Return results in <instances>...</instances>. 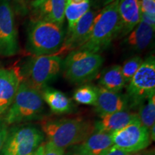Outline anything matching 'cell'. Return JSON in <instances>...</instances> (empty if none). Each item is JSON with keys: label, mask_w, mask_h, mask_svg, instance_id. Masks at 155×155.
<instances>
[{"label": "cell", "mask_w": 155, "mask_h": 155, "mask_svg": "<svg viewBox=\"0 0 155 155\" xmlns=\"http://www.w3.org/2000/svg\"><path fill=\"white\" fill-rule=\"evenodd\" d=\"M100 10L90 9L78 21L74 28L66 33L63 46L55 55L65 53L68 51L71 52L77 49L81 45L88 35L92 25L94 24L95 17Z\"/></svg>", "instance_id": "7c38bea8"}, {"label": "cell", "mask_w": 155, "mask_h": 155, "mask_svg": "<svg viewBox=\"0 0 155 155\" xmlns=\"http://www.w3.org/2000/svg\"><path fill=\"white\" fill-rule=\"evenodd\" d=\"M114 146L129 153L145 150L150 146V131L137 119L127 127L111 134Z\"/></svg>", "instance_id": "30bf717a"}, {"label": "cell", "mask_w": 155, "mask_h": 155, "mask_svg": "<svg viewBox=\"0 0 155 155\" xmlns=\"http://www.w3.org/2000/svg\"><path fill=\"white\" fill-rule=\"evenodd\" d=\"M45 134L34 125H15L8 129L0 155H30L43 144Z\"/></svg>", "instance_id": "52a82bcc"}, {"label": "cell", "mask_w": 155, "mask_h": 155, "mask_svg": "<svg viewBox=\"0 0 155 155\" xmlns=\"http://www.w3.org/2000/svg\"><path fill=\"white\" fill-rule=\"evenodd\" d=\"M149 131H150L151 140L154 141V139H155V125L153 126V127L151 128L150 130H149Z\"/></svg>", "instance_id": "1f68e13d"}, {"label": "cell", "mask_w": 155, "mask_h": 155, "mask_svg": "<svg viewBox=\"0 0 155 155\" xmlns=\"http://www.w3.org/2000/svg\"><path fill=\"white\" fill-rule=\"evenodd\" d=\"M42 155H65V150L57 147L47 141L43 144V153Z\"/></svg>", "instance_id": "d4e9b609"}, {"label": "cell", "mask_w": 155, "mask_h": 155, "mask_svg": "<svg viewBox=\"0 0 155 155\" xmlns=\"http://www.w3.org/2000/svg\"><path fill=\"white\" fill-rule=\"evenodd\" d=\"M155 92V58L151 55L143 61L138 71L128 83L127 96L129 108L140 106Z\"/></svg>", "instance_id": "ba28073f"}, {"label": "cell", "mask_w": 155, "mask_h": 155, "mask_svg": "<svg viewBox=\"0 0 155 155\" xmlns=\"http://www.w3.org/2000/svg\"><path fill=\"white\" fill-rule=\"evenodd\" d=\"M41 127L48 141L64 150L79 144L95 130L91 122L82 118L46 120Z\"/></svg>", "instance_id": "7a4b0ae2"}, {"label": "cell", "mask_w": 155, "mask_h": 155, "mask_svg": "<svg viewBox=\"0 0 155 155\" xmlns=\"http://www.w3.org/2000/svg\"><path fill=\"white\" fill-rule=\"evenodd\" d=\"M16 1L18 2H21V3H25L27 2H30L31 0H16Z\"/></svg>", "instance_id": "e575fe53"}, {"label": "cell", "mask_w": 155, "mask_h": 155, "mask_svg": "<svg viewBox=\"0 0 155 155\" xmlns=\"http://www.w3.org/2000/svg\"><path fill=\"white\" fill-rule=\"evenodd\" d=\"M154 34V29L140 21L126 38H124L122 44L129 51L141 53L151 45Z\"/></svg>", "instance_id": "2e32d148"}, {"label": "cell", "mask_w": 155, "mask_h": 155, "mask_svg": "<svg viewBox=\"0 0 155 155\" xmlns=\"http://www.w3.org/2000/svg\"><path fill=\"white\" fill-rule=\"evenodd\" d=\"M40 92L44 102L48 104L54 114H63L73 111L72 102L63 92L49 86L45 87Z\"/></svg>", "instance_id": "d6986e66"}, {"label": "cell", "mask_w": 155, "mask_h": 155, "mask_svg": "<svg viewBox=\"0 0 155 155\" xmlns=\"http://www.w3.org/2000/svg\"><path fill=\"white\" fill-rule=\"evenodd\" d=\"M113 145L111 134L94 130L82 142L73 147V151L85 155H100Z\"/></svg>", "instance_id": "e0dca14e"}, {"label": "cell", "mask_w": 155, "mask_h": 155, "mask_svg": "<svg viewBox=\"0 0 155 155\" xmlns=\"http://www.w3.org/2000/svg\"><path fill=\"white\" fill-rule=\"evenodd\" d=\"M42 153H43V144L39 147L32 154L30 155H42Z\"/></svg>", "instance_id": "4dcf8cb0"}, {"label": "cell", "mask_w": 155, "mask_h": 155, "mask_svg": "<svg viewBox=\"0 0 155 155\" xmlns=\"http://www.w3.org/2000/svg\"><path fill=\"white\" fill-rule=\"evenodd\" d=\"M63 68L62 58L58 55H40L31 58L19 70L22 80L30 86L41 91L55 80Z\"/></svg>", "instance_id": "8992f818"}, {"label": "cell", "mask_w": 155, "mask_h": 155, "mask_svg": "<svg viewBox=\"0 0 155 155\" xmlns=\"http://www.w3.org/2000/svg\"><path fill=\"white\" fill-rule=\"evenodd\" d=\"M139 119L138 114L125 110L101 116L94 124L95 130L112 134L123 129L131 122Z\"/></svg>", "instance_id": "ac0fdd59"}, {"label": "cell", "mask_w": 155, "mask_h": 155, "mask_svg": "<svg viewBox=\"0 0 155 155\" xmlns=\"http://www.w3.org/2000/svg\"><path fill=\"white\" fill-rule=\"evenodd\" d=\"M140 0H119L118 38H124L140 22Z\"/></svg>", "instance_id": "9a60e30c"}, {"label": "cell", "mask_w": 155, "mask_h": 155, "mask_svg": "<svg viewBox=\"0 0 155 155\" xmlns=\"http://www.w3.org/2000/svg\"><path fill=\"white\" fill-rule=\"evenodd\" d=\"M32 20H42L63 25L68 0H31Z\"/></svg>", "instance_id": "8fae6325"}, {"label": "cell", "mask_w": 155, "mask_h": 155, "mask_svg": "<svg viewBox=\"0 0 155 155\" xmlns=\"http://www.w3.org/2000/svg\"><path fill=\"white\" fill-rule=\"evenodd\" d=\"M119 0H114L110 5L101 9L95 17L88 35L75 50L100 53L107 49L111 42L118 38L119 29Z\"/></svg>", "instance_id": "6da1fadb"}, {"label": "cell", "mask_w": 155, "mask_h": 155, "mask_svg": "<svg viewBox=\"0 0 155 155\" xmlns=\"http://www.w3.org/2000/svg\"><path fill=\"white\" fill-rule=\"evenodd\" d=\"M138 116L141 124L148 130L155 125V96L152 95L139 106Z\"/></svg>", "instance_id": "7402d4cb"}, {"label": "cell", "mask_w": 155, "mask_h": 155, "mask_svg": "<svg viewBox=\"0 0 155 155\" xmlns=\"http://www.w3.org/2000/svg\"><path fill=\"white\" fill-rule=\"evenodd\" d=\"M89 0L81 4H68L65 11V17L68 21V32L74 28L78 21L91 9Z\"/></svg>", "instance_id": "44dd1931"}, {"label": "cell", "mask_w": 155, "mask_h": 155, "mask_svg": "<svg viewBox=\"0 0 155 155\" xmlns=\"http://www.w3.org/2000/svg\"><path fill=\"white\" fill-rule=\"evenodd\" d=\"M19 50L15 14L9 0H0V55L12 57Z\"/></svg>", "instance_id": "9c48e42d"}, {"label": "cell", "mask_w": 155, "mask_h": 155, "mask_svg": "<svg viewBox=\"0 0 155 155\" xmlns=\"http://www.w3.org/2000/svg\"><path fill=\"white\" fill-rule=\"evenodd\" d=\"M45 112V105L40 91L22 81L14 100L2 119L7 125L21 124L41 119Z\"/></svg>", "instance_id": "3957f363"}, {"label": "cell", "mask_w": 155, "mask_h": 155, "mask_svg": "<svg viewBox=\"0 0 155 155\" xmlns=\"http://www.w3.org/2000/svg\"><path fill=\"white\" fill-rule=\"evenodd\" d=\"M22 81L19 69L0 68V117L11 106Z\"/></svg>", "instance_id": "4fadbf2b"}, {"label": "cell", "mask_w": 155, "mask_h": 155, "mask_svg": "<svg viewBox=\"0 0 155 155\" xmlns=\"http://www.w3.org/2000/svg\"><path fill=\"white\" fill-rule=\"evenodd\" d=\"M73 153H71V154L69 155H85L83 154H81V153H79V152H75V151H73Z\"/></svg>", "instance_id": "836d02e7"}, {"label": "cell", "mask_w": 155, "mask_h": 155, "mask_svg": "<svg viewBox=\"0 0 155 155\" xmlns=\"http://www.w3.org/2000/svg\"><path fill=\"white\" fill-rule=\"evenodd\" d=\"M104 62V58L99 53L72 50L63 61V76L74 84L88 83L97 77Z\"/></svg>", "instance_id": "5b68a950"}, {"label": "cell", "mask_w": 155, "mask_h": 155, "mask_svg": "<svg viewBox=\"0 0 155 155\" xmlns=\"http://www.w3.org/2000/svg\"><path fill=\"white\" fill-rule=\"evenodd\" d=\"M130 155H155L154 149H150V150H145L139 151L134 153H131Z\"/></svg>", "instance_id": "f546056e"}, {"label": "cell", "mask_w": 155, "mask_h": 155, "mask_svg": "<svg viewBox=\"0 0 155 155\" xmlns=\"http://www.w3.org/2000/svg\"><path fill=\"white\" fill-rule=\"evenodd\" d=\"M88 1V0H68V4H81L85 2Z\"/></svg>", "instance_id": "d6a6232c"}, {"label": "cell", "mask_w": 155, "mask_h": 155, "mask_svg": "<svg viewBox=\"0 0 155 155\" xmlns=\"http://www.w3.org/2000/svg\"><path fill=\"white\" fill-rule=\"evenodd\" d=\"M143 63L142 58L139 56H134L126 61L121 67V73L127 84L132 78Z\"/></svg>", "instance_id": "cb8c5ba5"}, {"label": "cell", "mask_w": 155, "mask_h": 155, "mask_svg": "<svg viewBox=\"0 0 155 155\" xmlns=\"http://www.w3.org/2000/svg\"><path fill=\"white\" fill-rule=\"evenodd\" d=\"M98 84L110 91H121L127 84L122 75L121 65H112L104 70L100 75Z\"/></svg>", "instance_id": "ffe728a7"}, {"label": "cell", "mask_w": 155, "mask_h": 155, "mask_svg": "<svg viewBox=\"0 0 155 155\" xmlns=\"http://www.w3.org/2000/svg\"><path fill=\"white\" fill-rule=\"evenodd\" d=\"M140 21L150 25L151 28L155 29V16L151 15L145 12L140 10Z\"/></svg>", "instance_id": "484cf974"}, {"label": "cell", "mask_w": 155, "mask_h": 155, "mask_svg": "<svg viewBox=\"0 0 155 155\" xmlns=\"http://www.w3.org/2000/svg\"><path fill=\"white\" fill-rule=\"evenodd\" d=\"M114 0H89L91 7L95 9H101L110 4L113 2Z\"/></svg>", "instance_id": "f1b7e54d"}, {"label": "cell", "mask_w": 155, "mask_h": 155, "mask_svg": "<svg viewBox=\"0 0 155 155\" xmlns=\"http://www.w3.org/2000/svg\"><path fill=\"white\" fill-rule=\"evenodd\" d=\"M96 113L101 116L125 111L129 108V103L126 94L113 92L102 87H98V96L94 105Z\"/></svg>", "instance_id": "5bb4252c"}, {"label": "cell", "mask_w": 155, "mask_h": 155, "mask_svg": "<svg viewBox=\"0 0 155 155\" xmlns=\"http://www.w3.org/2000/svg\"><path fill=\"white\" fill-rule=\"evenodd\" d=\"M65 32L63 25L42 20H31L26 48L35 56L56 55L63 46Z\"/></svg>", "instance_id": "277c9868"}, {"label": "cell", "mask_w": 155, "mask_h": 155, "mask_svg": "<svg viewBox=\"0 0 155 155\" xmlns=\"http://www.w3.org/2000/svg\"><path fill=\"white\" fill-rule=\"evenodd\" d=\"M98 96V87L92 85H83L73 94V99L78 104L94 106Z\"/></svg>", "instance_id": "603a6c76"}, {"label": "cell", "mask_w": 155, "mask_h": 155, "mask_svg": "<svg viewBox=\"0 0 155 155\" xmlns=\"http://www.w3.org/2000/svg\"><path fill=\"white\" fill-rule=\"evenodd\" d=\"M131 153L126 152V151L118 148L117 147L111 146L107 150L104 151L100 155H130Z\"/></svg>", "instance_id": "4316f807"}, {"label": "cell", "mask_w": 155, "mask_h": 155, "mask_svg": "<svg viewBox=\"0 0 155 155\" xmlns=\"http://www.w3.org/2000/svg\"><path fill=\"white\" fill-rule=\"evenodd\" d=\"M8 125L5 123L3 119L0 118V151L5 142L7 132H8Z\"/></svg>", "instance_id": "83f0119b"}]
</instances>
